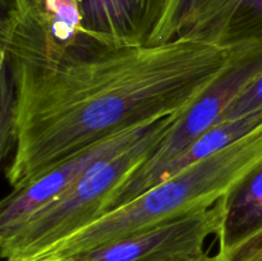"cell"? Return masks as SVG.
<instances>
[{
	"label": "cell",
	"mask_w": 262,
	"mask_h": 261,
	"mask_svg": "<svg viewBox=\"0 0 262 261\" xmlns=\"http://www.w3.org/2000/svg\"><path fill=\"white\" fill-rule=\"evenodd\" d=\"M51 40L63 46L83 40V18L79 0H31Z\"/></svg>",
	"instance_id": "11"
},
{
	"label": "cell",
	"mask_w": 262,
	"mask_h": 261,
	"mask_svg": "<svg viewBox=\"0 0 262 261\" xmlns=\"http://www.w3.org/2000/svg\"><path fill=\"white\" fill-rule=\"evenodd\" d=\"M227 0H170L163 19L146 45H160L176 40L196 20L210 14Z\"/></svg>",
	"instance_id": "12"
},
{
	"label": "cell",
	"mask_w": 262,
	"mask_h": 261,
	"mask_svg": "<svg viewBox=\"0 0 262 261\" xmlns=\"http://www.w3.org/2000/svg\"><path fill=\"white\" fill-rule=\"evenodd\" d=\"M182 36L228 50L262 46V0H227Z\"/></svg>",
	"instance_id": "8"
},
{
	"label": "cell",
	"mask_w": 262,
	"mask_h": 261,
	"mask_svg": "<svg viewBox=\"0 0 262 261\" xmlns=\"http://www.w3.org/2000/svg\"><path fill=\"white\" fill-rule=\"evenodd\" d=\"M181 115L154 123L140 140L94 164L60 196L0 234L3 261L28 257L109 211L118 191L148 160Z\"/></svg>",
	"instance_id": "3"
},
{
	"label": "cell",
	"mask_w": 262,
	"mask_h": 261,
	"mask_svg": "<svg viewBox=\"0 0 262 261\" xmlns=\"http://www.w3.org/2000/svg\"><path fill=\"white\" fill-rule=\"evenodd\" d=\"M262 73V46H247L233 50L225 71L204 95L181 115L148 160L133 174L114 197L112 209L132 201L145 192L154 174L223 117L238 95ZM109 210V211H110Z\"/></svg>",
	"instance_id": "4"
},
{
	"label": "cell",
	"mask_w": 262,
	"mask_h": 261,
	"mask_svg": "<svg viewBox=\"0 0 262 261\" xmlns=\"http://www.w3.org/2000/svg\"><path fill=\"white\" fill-rule=\"evenodd\" d=\"M230 197L63 261H205L212 256L207 240L219 237L224 228Z\"/></svg>",
	"instance_id": "5"
},
{
	"label": "cell",
	"mask_w": 262,
	"mask_h": 261,
	"mask_svg": "<svg viewBox=\"0 0 262 261\" xmlns=\"http://www.w3.org/2000/svg\"><path fill=\"white\" fill-rule=\"evenodd\" d=\"M262 225V168L253 173L228 204L224 228L216 238L219 253H225Z\"/></svg>",
	"instance_id": "10"
},
{
	"label": "cell",
	"mask_w": 262,
	"mask_h": 261,
	"mask_svg": "<svg viewBox=\"0 0 262 261\" xmlns=\"http://www.w3.org/2000/svg\"><path fill=\"white\" fill-rule=\"evenodd\" d=\"M205 261H222V257H220L219 252H217L216 255H212L211 257L207 258V260H205Z\"/></svg>",
	"instance_id": "16"
},
{
	"label": "cell",
	"mask_w": 262,
	"mask_h": 261,
	"mask_svg": "<svg viewBox=\"0 0 262 261\" xmlns=\"http://www.w3.org/2000/svg\"><path fill=\"white\" fill-rule=\"evenodd\" d=\"M262 120V112L255 113L248 117L239 118L235 120L220 122L202 133L191 145L182 150L178 155L164 164L152 176L146 189L151 188L155 184L160 183L164 179L184 170L188 166L193 165L197 161L217 153L222 148L227 147L230 143L235 142L243 136L250 133L253 128L257 127ZM145 189V191H146Z\"/></svg>",
	"instance_id": "9"
},
{
	"label": "cell",
	"mask_w": 262,
	"mask_h": 261,
	"mask_svg": "<svg viewBox=\"0 0 262 261\" xmlns=\"http://www.w3.org/2000/svg\"><path fill=\"white\" fill-rule=\"evenodd\" d=\"M262 168V120L250 133L38 252L13 261H63L207 209Z\"/></svg>",
	"instance_id": "2"
},
{
	"label": "cell",
	"mask_w": 262,
	"mask_h": 261,
	"mask_svg": "<svg viewBox=\"0 0 262 261\" xmlns=\"http://www.w3.org/2000/svg\"><path fill=\"white\" fill-rule=\"evenodd\" d=\"M152 124L133 128L104 142L97 143L54 166L51 170L25 188L8 194L3 201L0 211V234L12 230L31 216L36 210L60 196L94 164L120 153L140 140Z\"/></svg>",
	"instance_id": "6"
},
{
	"label": "cell",
	"mask_w": 262,
	"mask_h": 261,
	"mask_svg": "<svg viewBox=\"0 0 262 261\" xmlns=\"http://www.w3.org/2000/svg\"><path fill=\"white\" fill-rule=\"evenodd\" d=\"M0 155L2 160L13 153L14 148V87L7 66L0 61Z\"/></svg>",
	"instance_id": "13"
},
{
	"label": "cell",
	"mask_w": 262,
	"mask_h": 261,
	"mask_svg": "<svg viewBox=\"0 0 262 261\" xmlns=\"http://www.w3.org/2000/svg\"><path fill=\"white\" fill-rule=\"evenodd\" d=\"M219 255L222 261H262V225L228 252Z\"/></svg>",
	"instance_id": "15"
},
{
	"label": "cell",
	"mask_w": 262,
	"mask_h": 261,
	"mask_svg": "<svg viewBox=\"0 0 262 261\" xmlns=\"http://www.w3.org/2000/svg\"><path fill=\"white\" fill-rule=\"evenodd\" d=\"M260 112H262V73L238 95L217 123L239 119Z\"/></svg>",
	"instance_id": "14"
},
{
	"label": "cell",
	"mask_w": 262,
	"mask_h": 261,
	"mask_svg": "<svg viewBox=\"0 0 262 261\" xmlns=\"http://www.w3.org/2000/svg\"><path fill=\"white\" fill-rule=\"evenodd\" d=\"M0 56L14 87L12 192L123 132L186 113L225 71L233 50L188 37L105 46L51 40L31 0H7Z\"/></svg>",
	"instance_id": "1"
},
{
	"label": "cell",
	"mask_w": 262,
	"mask_h": 261,
	"mask_svg": "<svg viewBox=\"0 0 262 261\" xmlns=\"http://www.w3.org/2000/svg\"><path fill=\"white\" fill-rule=\"evenodd\" d=\"M170 0H79L83 33L105 46L146 45Z\"/></svg>",
	"instance_id": "7"
}]
</instances>
